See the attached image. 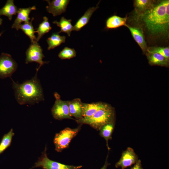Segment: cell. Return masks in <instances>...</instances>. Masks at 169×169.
<instances>
[{
	"label": "cell",
	"mask_w": 169,
	"mask_h": 169,
	"mask_svg": "<svg viewBox=\"0 0 169 169\" xmlns=\"http://www.w3.org/2000/svg\"><path fill=\"white\" fill-rule=\"evenodd\" d=\"M148 33L153 36L167 34L169 29V1L155 3L150 8L137 15Z\"/></svg>",
	"instance_id": "1"
},
{
	"label": "cell",
	"mask_w": 169,
	"mask_h": 169,
	"mask_svg": "<svg viewBox=\"0 0 169 169\" xmlns=\"http://www.w3.org/2000/svg\"><path fill=\"white\" fill-rule=\"evenodd\" d=\"M38 71L36 70L31 79L21 84L15 82L11 78L16 100L20 105H34L44 100L43 89L37 77Z\"/></svg>",
	"instance_id": "2"
},
{
	"label": "cell",
	"mask_w": 169,
	"mask_h": 169,
	"mask_svg": "<svg viewBox=\"0 0 169 169\" xmlns=\"http://www.w3.org/2000/svg\"><path fill=\"white\" fill-rule=\"evenodd\" d=\"M115 118L114 110L110 105L99 110L90 117H82L75 120L79 124H87L96 130L99 131L104 125L115 122Z\"/></svg>",
	"instance_id": "3"
},
{
	"label": "cell",
	"mask_w": 169,
	"mask_h": 169,
	"mask_svg": "<svg viewBox=\"0 0 169 169\" xmlns=\"http://www.w3.org/2000/svg\"><path fill=\"white\" fill-rule=\"evenodd\" d=\"M82 125L79 124L75 128L67 127L56 133L54 140L55 151L61 152L64 149L68 148L71 140L77 135Z\"/></svg>",
	"instance_id": "4"
},
{
	"label": "cell",
	"mask_w": 169,
	"mask_h": 169,
	"mask_svg": "<svg viewBox=\"0 0 169 169\" xmlns=\"http://www.w3.org/2000/svg\"><path fill=\"white\" fill-rule=\"evenodd\" d=\"M47 147L46 146L44 150L38 161L30 169L40 167L42 169H79L82 166L67 165L52 161L49 159L47 154Z\"/></svg>",
	"instance_id": "5"
},
{
	"label": "cell",
	"mask_w": 169,
	"mask_h": 169,
	"mask_svg": "<svg viewBox=\"0 0 169 169\" xmlns=\"http://www.w3.org/2000/svg\"><path fill=\"white\" fill-rule=\"evenodd\" d=\"M54 95L55 100L51 110L53 117L58 120L64 119L74 120L70 115L68 101L61 100L60 95L56 92L54 93Z\"/></svg>",
	"instance_id": "6"
},
{
	"label": "cell",
	"mask_w": 169,
	"mask_h": 169,
	"mask_svg": "<svg viewBox=\"0 0 169 169\" xmlns=\"http://www.w3.org/2000/svg\"><path fill=\"white\" fill-rule=\"evenodd\" d=\"M16 62L8 54L2 53L0 55V78L10 77L17 68Z\"/></svg>",
	"instance_id": "7"
},
{
	"label": "cell",
	"mask_w": 169,
	"mask_h": 169,
	"mask_svg": "<svg viewBox=\"0 0 169 169\" xmlns=\"http://www.w3.org/2000/svg\"><path fill=\"white\" fill-rule=\"evenodd\" d=\"M25 63L35 62L39 64L36 70L38 71L41 67L49 62L44 61L43 58L44 57L43 53V50L38 42L36 41L31 43L26 52Z\"/></svg>",
	"instance_id": "8"
},
{
	"label": "cell",
	"mask_w": 169,
	"mask_h": 169,
	"mask_svg": "<svg viewBox=\"0 0 169 169\" xmlns=\"http://www.w3.org/2000/svg\"><path fill=\"white\" fill-rule=\"evenodd\" d=\"M138 157L134 149L128 147L123 151L119 160L116 163V167H121L124 169L136 163L138 161Z\"/></svg>",
	"instance_id": "9"
},
{
	"label": "cell",
	"mask_w": 169,
	"mask_h": 169,
	"mask_svg": "<svg viewBox=\"0 0 169 169\" xmlns=\"http://www.w3.org/2000/svg\"><path fill=\"white\" fill-rule=\"evenodd\" d=\"M46 1L48 3V6L46 7L47 11L55 17L65 12L70 0H53Z\"/></svg>",
	"instance_id": "10"
},
{
	"label": "cell",
	"mask_w": 169,
	"mask_h": 169,
	"mask_svg": "<svg viewBox=\"0 0 169 169\" xmlns=\"http://www.w3.org/2000/svg\"><path fill=\"white\" fill-rule=\"evenodd\" d=\"M36 9L35 6L25 8H20L18 9L17 16L12 26V28L16 29L17 30L19 29L20 26L23 22H29L30 18L29 15L31 12Z\"/></svg>",
	"instance_id": "11"
},
{
	"label": "cell",
	"mask_w": 169,
	"mask_h": 169,
	"mask_svg": "<svg viewBox=\"0 0 169 169\" xmlns=\"http://www.w3.org/2000/svg\"><path fill=\"white\" fill-rule=\"evenodd\" d=\"M110 105L102 102H93L91 103H83L82 108L83 117L87 118L92 115L99 110L107 107Z\"/></svg>",
	"instance_id": "12"
},
{
	"label": "cell",
	"mask_w": 169,
	"mask_h": 169,
	"mask_svg": "<svg viewBox=\"0 0 169 169\" xmlns=\"http://www.w3.org/2000/svg\"><path fill=\"white\" fill-rule=\"evenodd\" d=\"M126 27L128 28L132 37L142 50L144 52L146 51L148 47L142 29L140 27H131L127 24Z\"/></svg>",
	"instance_id": "13"
},
{
	"label": "cell",
	"mask_w": 169,
	"mask_h": 169,
	"mask_svg": "<svg viewBox=\"0 0 169 169\" xmlns=\"http://www.w3.org/2000/svg\"><path fill=\"white\" fill-rule=\"evenodd\" d=\"M69 113L70 116L79 120L83 117L82 108L83 102L79 98H75L68 101Z\"/></svg>",
	"instance_id": "14"
},
{
	"label": "cell",
	"mask_w": 169,
	"mask_h": 169,
	"mask_svg": "<svg viewBox=\"0 0 169 169\" xmlns=\"http://www.w3.org/2000/svg\"><path fill=\"white\" fill-rule=\"evenodd\" d=\"M99 2L95 7L90 8L85 12L84 14L78 20L73 26V31H78L88 23L93 13L99 8Z\"/></svg>",
	"instance_id": "15"
},
{
	"label": "cell",
	"mask_w": 169,
	"mask_h": 169,
	"mask_svg": "<svg viewBox=\"0 0 169 169\" xmlns=\"http://www.w3.org/2000/svg\"><path fill=\"white\" fill-rule=\"evenodd\" d=\"M146 54L150 64L165 66L169 64V59L159 54L148 52Z\"/></svg>",
	"instance_id": "16"
},
{
	"label": "cell",
	"mask_w": 169,
	"mask_h": 169,
	"mask_svg": "<svg viewBox=\"0 0 169 169\" xmlns=\"http://www.w3.org/2000/svg\"><path fill=\"white\" fill-rule=\"evenodd\" d=\"M127 17L122 18L116 15L108 18L106 22V27L107 29L115 28L122 26H126Z\"/></svg>",
	"instance_id": "17"
},
{
	"label": "cell",
	"mask_w": 169,
	"mask_h": 169,
	"mask_svg": "<svg viewBox=\"0 0 169 169\" xmlns=\"http://www.w3.org/2000/svg\"><path fill=\"white\" fill-rule=\"evenodd\" d=\"M18 10V9L14 3L13 0H8L5 5L0 9V16H5L11 20L13 15H16Z\"/></svg>",
	"instance_id": "18"
},
{
	"label": "cell",
	"mask_w": 169,
	"mask_h": 169,
	"mask_svg": "<svg viewBox=\"0 0 169 169\" xmlns=\"http://www.w3.org/2000/svg\"><path fill=\"white\" fill-rule=\"evenodd\" d=\"M115 122L108 123L104 125L99 131L100 136L106 141L108 151L110 150L108 144V141L112 139V135L115 127Z\"/></svg>",
	"instance_id": "19"
},
{
	"label": "cell",
	"mask_w": 169,
	"mask_h": 169,
	"mask_svg": "<svg viewBox=\"0 0 169 169\" xmlns=\"http://www.w3.org/2000/svg\"><path fill=\"white\" fill-rule=\"evenodd\" d=\"M156 1L150 0H136L134 2V7L138 15L143 13L151 8Z\"/></svg>",
	"instance_id": "20"
},
{
	"label": "cell",
	"mask_w": 169,
	"mask_h": 169,
	"mask_svg": "<svg viewBox=\"0 0 169 169\" xmlns=\"http://www.w3.org/2000/svg\"><path fill=\"white\" fill-rule=\"evenodd\" d=\"M71 21V19H67L64 17H62L59 21H55L53 23L60 28V30L58 32L59 33L64 32L66 33L69 36H70L71 33L73 29Z\"/></svg>",
	"instance_id": "21"
},
{
	"label": "cell",
	"mask_w": 169,
	"mask_h": 169,
	"mask_svg": "<svg viewBox=\"0 0 169 169\" xmlns=\"http://www.w3.org/2000/svg\"><path fill=\"white\" fill-rule=\"evenodd\" d=\"M66 37L61 36L58 32L53 33L51 36L48 38L47 42L48 45V49H53L60 45L65 42Z\"/></svg>",
	"instance_id": "22"
},
{
	"label": "cell",
	"mask_w": 169,
	"mask_h": 169,
	"mask_svg": "<svg viewBox=\"0 0 169 169\" xmlns=\"http://www.w3.org/2000/svg\"><path fill=\"white\" fill-rule=\"evenodd\" d=\"M51 29L48 18L46 17H44L43 22L39 24L36 31H35V33H38L36 41L38 42L44 34L48 33Z\"/></svg>",
	"instance_id": "23"
},
{
	"label": "cell",
	"mask_w": 169,
	"mask_h": 169,
	"mask_svg": "<svg viewBox=\"0 0 169 169\" xmlns=\"http://www.w3.org/2000/svg\"><path fill=\"white\" fill-rule=\"evenodd\" d=\"M34 19L33 18L30 21L21 24L19 27V29L22 30L29 37L31 43L36 41V38L34 35L35 31L32 23Z\"/></svg>",
	"instance_id": "24"
},
{
	"label": "cell",
	"mask_w": 169,
	"mask_h": 169,
	"mask_svg": "<svg viewBox=\"0 0 169 169\" xmlns=\"http://www.w3.org/2000/svg\"><path fill=\"white\" fill-rule=\"evenodd\" d=\"M14 135L13 130L11 129L7 133L3 136L0 142V155L10 146Z\"/></svg>",
	"instance_id": "25"
},
{
	"label": "cell",
	"mask_w": 169,
	"mask_h": 169,
	"mask_svg": "<svg viewBox=\"0 0 169 169\" xmlns=\"http://www.w3.org/2000/svg\"><path fill=\"white\" fill-rule=\"evenodd\" d=\"M76 56V52L74 49L64 47L58 54L59 57L61 59H70Z\"/></svg>",
	"instance_id": "26"
},
{
	"label": "cell",
	"mask_w": 169,
	"mask_h": 169,
	"mask_svg": "<svg viewBox=\"0 0 169 169\" xmlns=\"http://www.w3.org/2000/svg\"><path fill=\"white\" fill-rule=\"evenodd\" d=\"M147 52L155 53L159 54L167 59H169V48L168 47H151L147 48Z\"/></svg>",
	"instance_id": "27"
},
{
	"label": "cell",
	"mask_w": 169,
	"mask_h": 169,
	"mask_svg": "<svg viewBox=\"0 0 169 169\" xmlns=\"http://www.w3.org/2000/svg\"><path fill=\"white\" fill-rule=\"evenodd\" d=\"M131 169H142L140 160H138L135 163V165Z\"/></svg>",
	"instance_id": "28"
},
{
	"label": "cell",
	"mask_w": 169,
	"mask_h": 169,
	"mask_svg": "<svg viewBox=\"0 0 169 169\" xmlns=\"http://www.w3.org/2000/svg\"><path fill=\"white\" fill-rule=\"evenodd\" d=\"M108 155H109L108 153L106 158L105 164L100 169H106L107 166L110 164L109 163H108Z\"/></svg>",
	"instance_id": "29"
},
{
	"label": "cell",
	"mask_w": 169,
	"mask_h": 169,
	"mask_svg": "<svg viewBox=\"0 0 169 169\" xmlns=\"http://www.w3.org/2000/svg\"><path fill=\"white\" fill-rule=\"evenodd\" d=\"M3 22V19L0 18V26L2 24Z\"/></svg>",
	"instance_id": "30"
},
{
	"label": "cell",
	"mask_w": 169,
	"mask_h": 169,
	"mask_svg": "<svg viewBox=\"0 0 169 169\" xmlns=\"http://www.w3.org/2000/svg\"><path fill=\"white\" fill-rule=\"evenodd\" d=\"M2 33H0V37L1 36V34H2Z\"/></svg>",
	"instance_id": "31"
}]
</instances>
